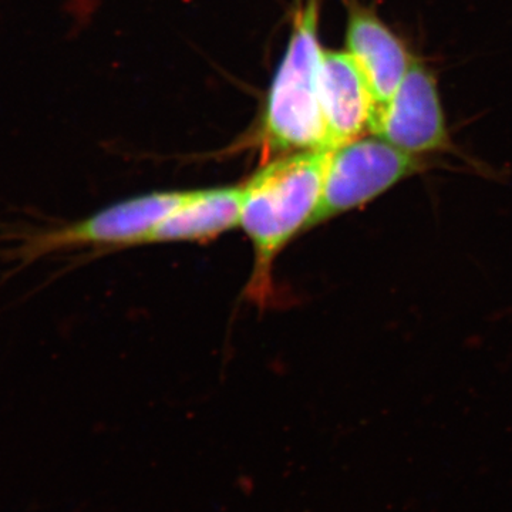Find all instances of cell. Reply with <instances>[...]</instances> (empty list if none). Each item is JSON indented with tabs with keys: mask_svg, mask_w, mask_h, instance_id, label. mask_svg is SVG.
Segmentation results:
<instances>
[{
	"mask_svg": "<svg viewBox=\"0 0 512 512\" xmlns=\"http://www.w3.org/2000/svg\"><path fill=\"white\" fill-rule=\"evenodd\" d=\"M369 131L414 156L447 147L436 80L419 60H413L390 103L375 111Z\"/></svg>",
	"mask_w": 512,
	"mask_h": 512,
	"instance_id": "obj_5",
	"label": "cell"
},
{
	"mask_svg": "<svg viewBox=\"0 0 512 512\" xmlns=\"http://www.w3.org/2000/svg\"><path fill=\"white\" fill-rule=\"evenodd\" d=\"M318 6L312 0L295 22L265 113V137L278 150H329L320 103Z\"/></svg>",
	"mask_w": 512,
	"mask_h": 512,
	"instance_id": "obj_2",
	"label": "cell"
},
{
	"mask_svg": "<svg viewBox=\"0 0 512 512\" xmlns=\"http://www.w3.org/2000/svg\"><path fill=\"white\" fill-rule=\"evenodd\" d=\"M319 83L329 150L352 143L370 130L376 103L355 57L323 52Z\"/></svg>",
	"mask_w": 512,
	"mask_h": 512,
	"instance_id": "obj_6",
	"label": "cell"
},
{
	"mask_svg": "<svg viewBox=\"0 0 512 512\" xmlns=\"http://www.w3.org/2000/svg\"><path fill=\"white\" fill-rule=\"evenodd\" d=\"M242 187L187 191V195L148 235L144 244L214 239L241 224Z\"/></svg>",
	"mask_w": 512,
	"mask_h": 512,
	"instance_id": "obj_8",
	"label": "cell"
},
{
	"mask_svg": "<svg viewBox=\"0 0 512 512\" xmlns=\"http://www.w3.org/2000/svg\"><path fill=\"white\" fill-rule=\"evenodd\" d=\"M187 191L153 192L110 205L83 218L45 228H19L6 255L18 264L16 271L66 249L134 247L184 200Z\"/></svg>",
	"mask_w": 512,
	"mask_h": 512,
	"instance_id": "obj_3",
	"label": "cell"
},
{
	"mask_svg": "<svg viewBox=\"0 0 512 512\" xmlns=\"http://www.w3.org/2000/svg\"><path fill=\"white\" fill-rule=\"evenodd\" d=\"M348 47L365 74L376 110L383 109L409 72L412 57L392 30L365 9L355 8L350 12Z\"/></svg>",
	"mask_w": 512,
	"mask_h": 512,
	"instance_id": "obj_7",
	"label": "cell"
},
{
	"mask_svg": "<svg viewBox=\"0 0 512 512\" xmlns=\"http://www.w3.org/2000/svg\"><path fill=\"white\" fill-rule=\"evenodd\" d=\"M333 150L298 151L266 165L242 185L241 224L254 249L251 299L272 295L276 258L299 232L312 228Z\"/></svg>",
	"mask_w": 512,
	"mask_h": 512,
	"instance_id": "obj_1",
	"label": "cell"
},
{
	"mask_svg": "<svg viewBox=\"0 0 512 512\" xmlns=\"http://www.w3.org/2000/svg\"><path fill=\"white\" fill-rule=\"evenodd\" d=\"M420 168L417 156L377 136L360 137L336 148L326 170L322 200L312 228L366 205L400 181L419 173Z\"/></svg>",
	"mask_w": 512,
	"mask_h": 512,
	"instance_id": "obj_4",
	"label": "cell"
}]
</instances>
